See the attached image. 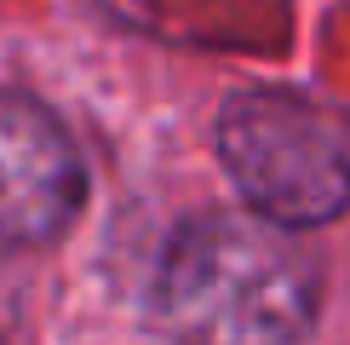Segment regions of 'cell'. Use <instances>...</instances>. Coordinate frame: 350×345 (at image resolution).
Returning a JSON list of instances; mask_svg holds the SVG:
<instances>
[{
  "mask_svg": "<svg viewBox=\"0 0 350 345\" xmlns=\"http://www.w3.org/2000/svg\"><path fill=\"white\" fill-rule=\"evenodd\" d=\"M86 167L64 121L23 92L0 86V253L46 248L75 225Z\"/></svg>",
  "mask_w": 350,
  "mask_h": 345,
  "instance_id": "3",
  "label": "cell"
},
{
  "mask_svg": "<svg viewBox=\"0 0 350 345\" xmlns=\"http://www.w3.org/2000/svg\"><path fill=\"white\" fill-rule=\"evenodd\" d=\"M322 265L265 213H201L155 265V328L167 345H299L316 322Z\"/></svg>",
  "mask_w": 350,
  "mask_h": 345,
  "instance_id": "1",
  "label": "cell"
},
{
  "mask_svg": "<svg viewBox=\"0 0 350 345\" xmlns=\"http://www.w3.org/2000/svg\"><path fill=\"white\" fill-rule=\"evenodd\" d=\"M218 162L265 219L304 230L350 207V110L299 86H247L218 115Z\"/></svg>",
  "mask_w": 350,
  "mask_h": 345,
  "instance_id": "2",
  "label": "cell"
},
{
  "mask_svg": "<svg viewBox=\"0 0 350 345\" xmlns=\"http://www.w3.org/2000/svg\"><path fill=\"white\" fill-rule=\"evenodd\" d=\"M0 345H6V340H0Z\"/></svg>",
  "mask_w": 350,
  "mask_h": 345,
  "instance_id": "4",
  "label": "cell"
}]
</instances>
